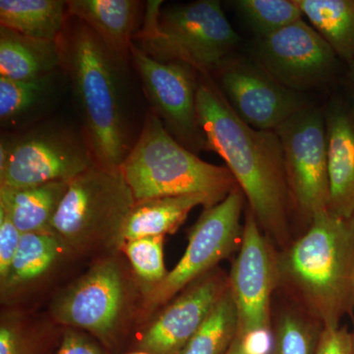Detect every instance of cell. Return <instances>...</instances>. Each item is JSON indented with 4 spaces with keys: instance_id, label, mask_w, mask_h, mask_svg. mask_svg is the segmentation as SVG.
I'll list each match as a JSON object with an SVG mask.
<instances>
[{
    "instance_id": "cell-9",
    "label": "cell",
    "mask_w": 354,
    "mask_h": 354,
    "mask_svg": "<svg viewBox=\"0 0 354 354\" xmlns=\"http://www.w3.org/2000/svg\"><path fill=\"white\" fill-rule=\"evenodd\" d=\"M247 209L239 254L228 274V288L239 316V334H271L272 299L279 288V249Z\"/></svg>"
},
{
    "instance_id": "cell-14",
    "label": "cell",
    "mask_w": 354,
    "mask_h": 354,
    "mask_svg": "<svg viewBox=\"0 0 354 354\" xmlns=\"http://www.w3.org/2000/svg\"><path fill=\"white\" fill-rule=\"evenodd\" d=\"M127 286L120 266L106 260L95 265L53 304V318L109 342L120 327Z\"/></svg>"
},
{
    "instance_id": "cell-18",
    "label": "cell",
    "mask_w": 354,
    "mask_h": 354,
    "mask_svg": "<svg viewBox=\"0 0 354 354\" xmlns=\"http://www.w3.org/2000/svg\"><path fill=\"white\" fill-rule=\"evenodd\" d=\"M198 206L204 209L211 207L201 195L153 198L135 203L121 230L120 248L127 242L144 237L174 234Z\"/></svg>"
},
{
    "instance_id": "cell-17",
    "label": "cell",
    "mask_w": 354,
    "mask_h": 354,
    "mask_svg": "<svg viewBox=\"0 0 354 354\" xmlns=\"http://www.w3.org/2000/svg\"><path fill=\"white\" fill-rule=\"evenodd\" d=\"M330 204L328 211L342 218L354 216V120L342 109L325 114Z\"/></svg>"
},
{
    "instance_id": "cell-22",
    "label": "cell",
    "mask_w": 354,
    "mask_h": 354,
    "mask_svg": "<svg viewBox=\"0 0 354 354\" xmlns=\"http://www.w3.org/2000/svg\"><path fill=\"white\" fill-rule=\"evenodd\" d=\"M335 55L354 62V0H295Z\"/></svg>"
},
{
    "instance_id": "cell-32",
    "label": "cell",
    "mask_w": 354,
    "mask_h": 354,
    "mask_svg": "<svg viewBox=\"0 0 354 354\" xmlns=\"http://www.w3.org/2000/svg\"><path fill=\"white\" fill-rule=\"evenodd\" d=\"M57 354H106L86 335L69 330L64 334Z\"/></svg>"
},
{
    "instance_id": "cell-25",
    "label": "cell",
    "mask_w": 354,
    "mask_h": 354,
    "mask_svg": "<svg viewBox=\"0 0 354 354\" xmlns=\"http://www.w3.org/2000/svg\"><path fill=\"white\" fill-rule=\"evenodd\" d=\"M239 334V316L230 288L178 354H227Z\"/></svg>"
},
{
    "instance_id": "cell-4",
    "label": "cell",
    "mask_w": 354,
    "mask_h": 354,
    "mask_svg": "<svg viewBox=\"0 0 354 354\" xmlns=\"http://www.w3.org/2000/svg\"><path fill=\"white\" fill-rule=\"evenodd\" d=\"M120 169L136 202L201 195L213 207L237 185L227 167L209 164L180 145L152 111Z\"/></svg>"
},
{
    "instance_id": "cell-23",
    "label": "cell",
    "mask_w": 354,
    "mask_h": 354,
    "mask_svg": "<svg viewBox=\"0 0 354 354\" xmlns=\"http://www.w3.org/2000/svg\"><path fill=\"white\" fill-rule=\"evenodd\" d=\"M64 245L50 232H28L21 237L2 291L13 292L44 277L55 266Z\"/></svg>"
},
{
    "instance_id": "cell-29",
    "label": "cell",
    "mask_w": 354,
    "mask_h": 354,
    "mask_svg": "<svg viewBox=\"0 0 354 354\" xmlns=\"http://www.w3.org/2000/svg\"><path fill=\"white\" fill-rule=\"evenodd\" d=\"M22 232L14 225L6 211L0 208V279H6L14 256L19 247Z\"/></svg>"
},
{
    "instance_id": "cell-11",
    "label": "cell",
    "mask_w": 354,
    "mask_h": 354,
    "mask_svg": "<svg viewBox=\"0 0 354 354\" xmlns=\"http://www.w3.org/2000/svg\"><path fill=\"white\" fill-rule=\"evenodd\" d=\"M95 162L85 138L64 128L43 127L16 139L0 186L30 187L71 181Z\"/></svg>"
},
{
    "instance_id": "cell-31",
    "label": "cell",
    "mask_w": 354,
    "mask_h": 354,
    "mask_svg": "<svg viewBox=\"0 0 354 354\" xmlns=\"http://www.w3.org/2000/svg\"><path fill=\"white\" fill-rule=\"evenodd\" d=\"M0 354H32L27 337L12 321H6L0 327Z\"/></svg>"
},
{
    "instance_id": "cell-16",
    "label": "cell",
    "mask_w": 354,
    "mask_h": 354,
    "mask_svg": "<svg viewBox=\"0 0 354 354\" xmlns=\"http://www.w3.org/2000/svg\"><path fill=\"white\" fill-rule=\"evenodd\" d=\"M140 4L135 0H69L67 13L87 25L122 65L131 57Z\"/></svg>"
},
{
    "instance_id": "cell-15",
    "label": "cell",
    "mask_w": 354,
    "mask_h": 354,
    "mask_svg": "<svg viewBox=\"0 0 354 354\" xmlns=\"http://www.w3.org/2000/svg\"><path fill=\"white\" fill-rule=\"evenodd\" d=\"M227 286L228 276L218 270L191 283L144 333L140 351L178 354L208 318Z\"/></svg>"
},
{
    "instance_id": "cell-6",
    "label": "cell",
    "mask_w": 354,
    "mask_h": 354,
    "mask_svg": "<svg viewBox=\"0 0 354 354\" xmlns=\"http://www.w3.org/2000/svg\"><path fill=\"white\" fill-rule=\"evenodd\" d=\"M135 203L120 169L95 165L69 181L48 232L76 251L120 248L121 230Z\"/></svg>"
},
{
    "instance_id": "cell-30",
    "label": "cell",
    "mask_w": 354,
    "mask_h": 354,
    "mask_svg": "<svg viewBox=\"0 0 354 354\" xmlns=\"http://www.w3.org/2000/svg\"><path fill=\"white\" fill-rule=\"evenodd\" d=\"M315 354H353V337L348 327L323 328Z\"/></svg>"
},
{
    "instance_id": "cell-10",
    "label": "cell",
    "mask_w": 354,
    "mask_h": 354,
    "mask_svg": "<svg viewBox=\"0 0 354 354\" xmlns=\"http://www.w3.org/2000/svg\"><path fill=\"white\" fill-rule=\"evenodd\" d=\"M131 57L152 113L180 145L194 153L207 150L206 137L198 120L195 70L181 62H160L134 43Z\"/></svg>"
},
{
    "instance_id": "cell-19",
    "label": "cell",
    "mask_w": 354,
    "mask_h": 354,
    "mask_svg": "<svg viewBox=\"0 0 354 354\" xmlns=\"http://www.w3.org/2000/svg\"><path fill=\"white\" fill-rule=\"evenodd\" d=\"M62 67L58 41L24 36L0 28V77L24 80L50 75Z\"/></svg>"
},
{
    "instance_id": "cell-12",
    "label": "cell",
    "mask_w": 354,
    "mask_h": 354,
    "mask_svg": "<svg viewBox=\"0 0 354 354\" xmlns=\"http://www.w3.org/2000/svg\"><path fill=\"white\" fill-rule=\"evenodd\" d=\"M255 60L281 85L301 93L327 82L335 71L337 55L301 19L257 39Z\"/></svg>"
},
{
    "instance_id": "cell-24",
    "label": "cell",
    "mask_w": 354,
    "mask_h": 354,
    "mask_svg": "<svg viewBox=\"0 0 354 354\" xmlns=\"http://www.w3.org/2000/svg\"><path fill=\"white\" fill-rule=\"evenodd\" d=\"M272 317L267 354H315L323 327L292 302Z\"/></svg>"
},
{
    "instance_id": "cell-37",
    "label": "cell",
    "mask_w": 354,
    "mask_h": 354,
    "mask_svg": "<svg viewBox=\"0 0 354 354\" xmlns=\"http://www.w3.org/2000/svg\"><path fill=\"white\" fill-rule=\"evenodd\" d=\"M129 354H150V353H144V351H139V353H129Z\"/></svg>"
},
{
    "instance_id": "cell-26",
    "label": "cell",
    "mask_w": 354,
    "mask_h": 354,
    "mask_svg": "<svg viewBox=\"0 0 354 354\" xmlns=\"http://www.w3.org/2000/svg\"><path fill=\"white\" fill-rule=\"evenodd\" d=\"M232 4L257 39L304 17L295 0H236Z\"/></svg>"
},
{
    "instance_id": "cell-36",
    "label": "cell",
    "mask_w": 354,
    "mask_h": 354,
    "mask_svg": "<svg viewBox=\"0 0 354 354\" xmlns=\"http://www.w3.org/2000/svg\"><path fill=\"white\" fill-rule=\"evenodd\" d=\"M351 337H353V354H354V321H353V333H351Z\"/></svg>"
},
{
    "instance_id": "cell-1",
    "label": "cell",
    "mask_w": 354,
    "mask_h": 354,
    "mask_svg": "<svg viewBox=\"0 0 354 354\" xmlns=\"http://www.w3.org/2000/svg\"><path fill=\"white\" fill-rule=\"evenodd\" d=\"M196 106L207 150L225 160L261 230L279 250L285 248L293 241L292 209L278 134L242 121L209 75L198 85Z\"/></svg>"
},
{
    "instance_id": "cell-35",
    "label": "cell",
    "mask_w": 354,
    "mask_h": 354,
    "mask_svg": "<svg viewBox=\"0 0 354 354\" xmlns=\"http://www.w3.org/2000/svg\"><path fill=\"white\" fill-rule=\"evenodd\" d=\"M349 67H351V79H353V88H354V62H353V64L349 65Z\"/></svg>"
},
{
    "instance_id": "cell-8",
    "label": "cell",
    "mask_w": 354,
    "mask_h": 354,
    "mask_svg": "<svg viewBox=\"0 0 354 354\" xmlns=\"http://www.w3.org/2000/svg\"><path fill=\"white\" fill-rule=\"evenodd\" d=\"M245 201L241 188L236 185L223 201L204 209L189 230L188 246L183 258L162 283L147 292V309L167 304L239 249L243 232L241 214Z\"/></svg>"
},
{
    "instance_id": "cell-21",
    "label": "cell",
    "mask_w": 354,
    "mask_h": 354,
    "mask_svg": "<svg viewBox=\"0 0 354 354\" xmlns=\"http://www.w3.org/2000/svg\"><path fill=\"white\" fill-rule=\"evenodd\" d=\"M67 1L1 0L0 25L31 38L58 41L64 31Z\"/></svg>"
},
{
    "instance_id": "cell-7",
    "label": "cell",
    "mask_w": 354,
    "mask_h": 354,
    "mask_svg": "<svg viewBox=\"0 0 354 354\" xmlns=\"http://www.w3.org/2000/svg\"><path fill=\"white\" fill-rule=\"evenodd\" d=\"M274 131L283 149L292 216L305 230L314 216L329 209L325 114L321 109L308 106Z\"/></svg>"
},
{
    "instance_id": "cell-2",
    "label": "cell",
    "mask_w": 354,
    "mask_h": 354,
    "mask_svg": "<svg viewBox=\"0 0 354 354\" xmlns=\"http://www.w3.org/2000/svg\"><path fill=\"white\" fill-rule=\"evenodd\" d=\"M279 288L326 329L354 309V216L329 211L279 250Z\"/></svg>"
},
{
    "instance_id": "cell-5",
    "label": "cell",
    "mask_w": 354,
    "mask_h": 354,
    "mask_svg": "<svg viewBox=\"0 0 354 354\" xmlns=\"http://www.w3.org/2000/svg\"><path fill=\"white\" fill-rule=\"evenodd\" d=\"M148 1L133 43L160 62H181L201 75L220 68L241 41L220 1L199 0L162 9Z\"/></svg>"
},
{
    "instance_id": "cell-27",
    "label": "cell",
    "mask_w": 354,
    "mask_h": 354,
    "mask_svg": "<svg viewBox=\"0 0 354 354\" xmlns=\"http://www.w3.org/2000/svg\"><path fill=\"white\" fill-rule=\"evenodd\" d=\"M51 75L14 80L0 77V120L12 124L29 113L48 94Z\"/></svg>"
},
{
    "instance_id": "cell-33",
    "label": "cell",
    "mask_w": 354,
    "mask_h": 354,
    "mask_svg": "<svg viewBox=\"0 0 354 354\" xmlns=\"http://www.w3.org/2000/svg\"><path fill=\"white\" fill-rule=\"evenodd\" d=\"M255 341L256 337H247L237 334L227 354H262L254 344Z\"/></svg>"
},
{
    "instance_id": "cell-13",
    "label": "cell",
    "mask_w": 354,
    "mask_h": 354,
    "mask_svg": "<svg viewBox=\"0 0 354 354\" xmlns=\"http://www.w3.org/2000/svg\"><path fill=\"white\" fill-rule=\"evenodd\" d=\"M220 87L235 113L257 130H276L308 108L301 93L279 83L255 59L225 62Z\"/></svg>"
},
{
    "instance_id": "cell-3",
    "label": "cell",
    "mask_w": 354,
    "mask_h": 354,
    "mask_svg": "<svg viewBox=\"0 0 354 354\" xmlns=\"http://www.w3.org/2000/svg\"><path fill=\"white\" fill-rule=\"evenodd\" d=\"M62 67L71 79L84 121V136L95 165L120 169L131 148L121 101L118 65L99 37L77 20L58 39Z\"/></svg>"
},
{
    "instance_id": "cell-34",
    "label": "cell",
    "mask_w": 354,
    "mask_h": 354,
    "mask_svg": "<svg viewBox=\"0 0 354 354\" xmlns=\"http://www.w3.org/2000/svg\"><path fill=\"white\" fill-rule=\"evenodd\" d=\"M16 138L12 136H8L6 134L1 135V142H0V174L6 171L11 155H12L14 146H15Z\"/></svg>"
},
{
    "instance_id": "cell-20",
    "label": "cell",
    "mask_w": 354,
    "mask_h": 354,
    "mask_svg": "<svg viewBox=\"0 0 354 354\" xmlns=\"http://www.w3.org/2000/svg\"><path fill=\"white\" fill-rule=\"evenodd\" d=\"M68 184L55 181L23 188L0 186V208L22 234L48 232Z\"/></svg>"
},
{
    "instance_id": "cell-28",
    "label": "cell",
    "mask_w": 354,
    "mask_h": 354,
    "mask_svg": "<svg viewBox=\"0 0 354 354\" xmlns=\"http://www.w3.org/2000/svg\"><path fill=\"white\" fill-rule=\"evenodd\" d=\"M164 237L149 236L123 245L135 274L149 290L167 278L164 259Z\"/></svg>"
}]
</instances>
